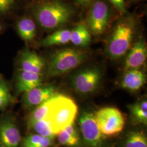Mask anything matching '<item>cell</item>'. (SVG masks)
Segmentation results:
<instances>
[{"label":"cell","instance_id":"obj_15","mask_svg":"<svg viewBox=\"0 0 147 147\" xmlns=\"http://www.w3.org/2000/svg\"><path fill=\"white\" fill-rule=\"evenodd\" d=\"M146 76L140 69H130L125 71L121 86L124 88L136 91L142 88L146 82Z\"/></svg>","mask_w":147,"mask_h":147},{"label":"cell","instance_id":"obj_27","mask_svg":"<svg viewBox=\"0 0 147 147\" xmlns=\"http://www.w3.org/2000/svg\"><path fill=\"white\" fill-rule=\"evenodd\" d=\"M79 5L82 7H88L92 5L93 0H74Z\"/></svg>","mask_w":147,"mask_h":147},{"label":"cell","instance_id":"obj_12","mask_svg":"<svg viewBox=\"0 0 147 147\" xmlns=\"http://www.w3.org/2000/svg\"><path fill=\"white\" fill-rule=\"evenodd\" d=\"M20 70L42 74L45 66L43 58L37 53L25 50L22 51L19 60Z\"/></svg>","mask_w":147,"mask_h":147},{"label":"cell","instance_id":"obj_22","mask_svg":"<svg viewBox=\"0 0 147 147\" xmlns=\"http://www.w3.org/2000/svg\"><path fill=\"white\" fill-rule=\"evenodd\" d=\"M53 98L45 101L41 105L37 106L36 109L32 112L28 119V127L30 128L33 124L37 121L44 119L49 111L50 106L52 104Z\"/></svg>","mask_w":147,"mask_h":147},{"label":"cell","instance_id":"obj_29","mask_svg":"<svg viewBox=\"0 0 147 147\" xmlns=\"http://www.w3.org/2000/svg\"><path fill=\"white\" fill-rule=\"evenodd\" d=\"M2 30V26H1V25L0 24V31Z\"/></svg>","mask_w":147,"mask_h":147},{"label":"cell","instance_id":"obj_30","mask_svg":"<svg viewBox=\"0 0 147 147\" xmlns=\"http://www.w3.org/2000/svg\"><path fill=\"white\" fill-rule=\"evenodd\" d=\"M132 1H140V0H132Z\"/></svg>","mask_w":147,"mask_h":147},{"label":"cell","instance_id":"obj_26","mask_svg":"<svg viewBox=\"0 0 147 147\" xmlns=\"http://www.w3.org/2000/svg\"><path fill=\"white\" fill-rule=\"evenodd\" d=\"M119 11L123 13H126V9L124 0H109Z\"/></svg>","mask_w":147,"mask_h":147},{"label":"cell","instance_id":"obj_2","mask_svg":"<svg viewBox=\"0 0 147 147\" xmlns=\"http://www.w3.org/2000/svg\"><path fill=\"white\" fill-rule=\"evenodd\" d=\"M136 26V21L132 16H125L116 23L107 46L111 58L117 59L126 54L131 47Z\"/></svg>","mask_w":147,"mask_h":147},{"label":"cell","instance_id":"obj_28","mask_svg":"<svg viewBox=\"0 0 147 147\" xmlns=\"http://www.w3.org/2000/svg\"><path fill=\"white\" fill-rule=\"evenodd\" d=\"M39 2H49V1H61V0H37Z\"/></svg>","mask_w":147,"mask_h":147},{"label":"cell","instance_id":"obj_16","mask_svg":"<svg viewBox=\"0 0 147 147\" xmlns=\"http://www.w3.org/2000/svg\"><path fill=\"white\" fill-rule=\"evenodd\" d=\"M91 35L85 23L81 22L71 30L70 42L75 46L84 47L90 42Z\"/></svg>","mask_w":147,"mask_h":147},{"label":"cell","instance_id":"obj_7","mask_svg":"<svg viewBox=\"0 0 147 147\" xmlns=\"http://www.w3.org/2000/svg\"><path fill=\"white\" fill-rule=\"evenodd\" d=\"M79 125L85 147H108L106 137L100 131L94 115L84 112L79 118Z\"/></svg>","mask_w":147,"mask_h":147},{"label":"cell","instance_id":"obj_19","mask_svg":"<svg viewBox=\"0 0 147 147\" xmlns=\"http://www.w3.org/2000/svg\"><path fill=\"white\" fill-rule=\"evenodd\" d=\"M71 31L68 29H61L44 38L41 42L43 47H51L67 44L70 42Z\"/></svg>","mask_w":147,"mask_h":147},{"label":"cell","instance_id":"obj_3","mask_svg":"<svg viewBox=\"0 0 147 147\" xmlns=\"http://www.w3.org/2000/svg\"><path fill=\"white\" fill-rule=\"evenodd\" d=\"M78 107L71 98L57 94L53 97L47 116L44 118L50 123L54 133H57L75 122Z\"/></svg>","mask_w":147,"mask_h":147},{"label":"cell","instance_id":"obj_6","mask_svg":"<svg viewBox=\"0 0 147 147\" xmlns=\"http://www.w3.org/2000/svg\"><path fill=\"white\" fill-rule=\"evenodd\" d=\"M86 18V25L91 34L102 35L107 30L111 18V11L108 5L102 0L92 3Z\"/></svg>","mask_w":147,"mask_h":147},{"label":"cell","instance_id":"obj_4","mask_svg":"<svg viewBox=\"0 0 147 147\" xmlns=\"http://www.w3.org/2000/svg\"><path fill=\"white\" fill-rule=\"evenodd\" d=\"M88 57L84 51L75 48H64L50 56L47 65L49 75L56 76L67 73L84 63Z\"/></svg>","mask_w":147,"mask_h":147},{"label":"cell","instance_id":"obj_13","mask_svg":"<svg viewBox=\"0 0 147 147\" xmlns=\"http://www.w3.org/2000/svg\"><path fill=\"white\" fill-rule=\"evenodd\" d=\"M75 122L67 126L56 135L59 144L65 147H82V140Z\"/></svg>","mask_w":147,"mask_h":147},{"label":"cell","instance_id":"obj_24","mask_svg":"<svg viewBox=\"0 0 147 147\" xmlns=\"http://www.w3.org/2000/svg\"><path fill=\"white\" fill-rule=\"evenodd\" d=\"M13 99L7 83L0 79V110L3 109L13 101Z\"/></svg>","mask_w":147,"mask_h":147},{"label":"cell","instance_id":"obj_1","mask_svg":"<svg viewBox=\"0 0 147 147\" xmlns=\"http://www.w3.org/2000/svg\"><path fill=\"white\" fill-rule=\"evenodd\" d=\"M32 13L38 24L50 30L59 28L70 21L74 11L71 6L61 1L39 2Z\"/></svg>","mask_w":147,"mask_h":147},{"label":"cell","instance_id":"obj_20","mask_svg":"<svg viewBox=\"0 0 147 147\" xmlns=\"http://www.w3.org/2000/svg\"><path fill=\"white\" fill-rule=\"evenodd\" d=\"M55 138L30 134L22 141L21 147H51L55 144Z\"/></svg>","mask_w":147,"mask_h":147},{"label":"cell","instance_id":"obj_25","mask_svg":"<svg viewBox=\"0 0 147 147\" xmlns=\"http://www.w3.org/2000/svg\"><path fill=\"white\" fill-rule=\"evenodd\" d=\"M16 5V0H0V16L5 15L13 11Z\"/></svg>","mask_w":147,"mask_h":147},{"label":"cell","instance_id":"obj_11","mask_svg":"<svg viewBox=\"0 0 147 147\" xmlns=\"http://www.w3.org/2000/svg\"><path fill=\"white\" fill-rule=\"evenodd\" d=\"M21 141L19 129L13 121L7 119L0 124V142L3 147H18Z\"/></svg>","mask_w":147,"mask_h":147},{"label":"cell","instance_id":"obj_18","mask_svg":"<svg viewBox=\"0 0 147 147\" xmlns=\"http://www.w3.org/2000/svg\"><path fill=\"white\" fill-rule=\"evenodd\" d=\"M118 147H147V137L142 131L129 132L121 140Z\"/></svg>","mask_w":147,"mask_h":147},{"label":"cell","instance_id":"obj_8","mask_svg":"<svg viewBox=\"0 0 147 147\" xmlns=\"http://www.w3.org/2000/svg\"><path fill=\"white\" fill-rule=\"evenodd\" d=\"M101 73L98 68H90L81 71L73 80L75 89L78 92L87 94L92 92L100 82Z\"/></svg>","mask_w":147,"mask_h":147},{"label":"cell","instance_id":"obj_5","mask_svg":"<svg viewBox=\"0 0 147 147\" xmlns=\"http://www.w3.org/2000/svg\"><path fill=\"white\" fill-rule=\"evenodd\" d=\"M94 117L100 131L106 138L116 136L124 129V117L116 107L101 109L95 113Z\"/></svg>","mask_w":147,"mask_h":147},{"label":"cell","instance_id":"obj_21","mask_svg":"<svg viewBox=\"0 0 147 147\" xmlns=\"http://www.w3.org/2000/svg\"><path fill=\"white\" fill-rule=\"evenodd\" d=\"M132 118L136 124H147V101L143 100L129 106Z\"/></svg>","mask_w":147,"mask_h":147},{"label":"cell","instance_id":"obj_14","mask_svg":"<svg viewBox=\"0 0 147 147\" xmlns=\"http://www.w3.org/2000/svg\"><path fill=\"white\" fill-rule=\"evenodd\" d=\"M42 74L20 70L18 76L16 89L18 93H26L42 85Z\"/></svg>","mask_w":147,"mask_h":147},{"label":"cell","instance_id":"obj_9","mask_svg":"<svg viewBox=\"0 0 147 147\" xmlns=\"http://www.w3.org/2000/svg\"><path fill=\"white\" fill-rule=\"evenodd\" d=\"M57 94H58L57 89L54 86L41 85L25 93L23 103L28 109L37 107Z\"/></svg>","mask_w":147,"mask_h":147},{"label":"cell","instance_id":"obj_23","mask_svg":"<svg viewBox=\"0 0 147 147\" xmlns=\"http://www.w3.org/2000/svg\"><path fill=\"white\" fill-rule=\"evenodd\" d=\"M30 128L36 132V134L43 136L53 138H55L56 137V135L54 133L50 123L45 119L35 122Z\"/></svg>","mask_w":147,"mask_h":147},{"label":"cell","instance_id":"obj_10","mask_svg":"<svg viewBox=\"0 0 147 147\" xmlns=\"http://www.w3.org/2000/svg\"><path fill=\"white\" fill-rule=\"evenodd\" d=\"M147 57V48L145 40L140 38L132 47L126 56L124 70L140 69L144 64Z\"/></svg>","mask_w":147,"mask_h":147},{"label":"cell","instance_id":"obj_17","mask_svg":"<svg viewBox=\"0 0 147 147\" xmlns=\"http://www.w3.org/2000/svg\"><path fill=\"white\" fill-rule=\"evenodd\" d=\"M17 31L21 38L26 42H31L36 36V23L30 18H23L16 25Z\"/></svg>","mask_w":147,"mask_h":147}]
</instances>
